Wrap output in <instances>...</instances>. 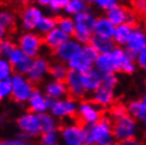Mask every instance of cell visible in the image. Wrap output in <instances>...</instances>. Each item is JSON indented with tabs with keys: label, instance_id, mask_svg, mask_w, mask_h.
Wrapping results in <instances>:
<instances>
[{
	"label": "cell",
	"instance_id": "cell-54",
	"mask_svg": "<svg viewBox=\"0 0 146 145\" xmlns=\"http://www.w3.org/2000/svg\"><path fill=\"white\" fill-rule=\"evenodd\" d=\"M110 145H117V144H115V143H114V144H110Z\"/></svg>",
	"mask_w": 146,
	"mask_h": 145
},
{
	"label": "cell",
	"instance_id": "cell-11",
	"mask_svg": "<svg viewBox=\"0 0 146 145\" xmlns=\"http://www.w3.org/2000/svg\"><path fill=\"white\" fill-rule=\"evenodd\" d=\"M26 105L29 111L40 114V113L49 112L50 106H51V100L44 94V91L35 88V90L30 96Z\"/></svg>",
	"mask_w": 146,
	"mask_h": 145
},
{
	"label": "cell",
	"instance_id": "cell-52",
	"mask_svg": "<svg viewBox=\"0 0 146 145\" xmlns=\"http://www.w3.org/2000/svg\"><path fill=\"white\" fill-rule=\"evenodd\" d=\"M86 3H92V2H96V0H84Z\"/></svg>",
	"mask_w": 146,
	"mask_h": 145
},
{
	"label": "cell",
	"instance_id": "cell-25",
	"mask_svg": "<svg viewBox=\"0 0 146 145\" xmlns=\"http://www.w3.org/2000/svg\"><path fill=\"white\" fill-rule=\"evenodd\" d=\"M90 45L99 52L100 55L109 54L117 48L113 39H107V38H103L96 35H93Z\"/></svg>",
	"mask_w": 146,
	"mask_h": 145
},
{
	"label": "cell",
	"instance_id": "cell-7",
	"mask_svg": "<svg viewBox=\"0 0 146 145\" xmlns=\"http://www.w3.org/2000/svg\"><path fill=\"white\" fill-rule=\"evenodd\" d=\"M12 100L18 104H27L30 96L35 90L34 84L26 75L13 74L12 76Z\"/></svg>",
	"mask_w": 146,
	"mask_h": 145
},
{
	"label": "cell",
	"instance_id": "cell-15",
	"mask_svg": "<svg viewBox=\"0 0 146 145\" xmlns=\"http://www.w3.org/2000/svg\"><path fill=\"white\" fill-rule=\"evenodd\" d=\"M90 100L98 106H100L102 109L109 108L114 105L115 94H114L113 89L107 88L105 86H101L98 90L91 93Z\"/></svg>",
	"mask_w": 146,
	"mask_h": 145
},
{
	"label": "cell",
	"instance_id": "cell-46",
	"mask_svg": "<svg viewBox=\"0 0 146 145\" xmlns=\"http://www.w3.org/2000/svg\"><path fill=\"white\" fill-rule=\"evenodd\" d=\"M12 142H13V145H35L31 141V139H21L19 137L13 138Z\"/></svg>",
	"mask_w": 146,
	"mask_h": 145
},
{
	"label": "cell",
	"instance_id": "cell-39",
	"mask_svg": "<svg viewBox=\"0 0 146 145\" xmlns=\"http://www.w3.org/2000/svg\"><path fill=\"white\" fill-rule=\"evenodd\" d=\"M117 83H119V80H117V76L115 75V73H105V74H103L102 86H105V87L114 90Z\"/></svg>",
	"mask_w": 146,
	"mask_h": 145
},
{
	"label": "cell",
	"instance_id": "cell-12",
	"mask_svg": "<svg viewBox=\"0 0 146 145\" xmlns=\"http://www.w3.org/2000/svg\"><path fill=\"white\" fill-rule=\"evenodd\" d=\"M65 83H66L67 88H68L69 96L75 98V100H80V101L86 96L87 91L83 85L82 73L70 70Z\"/></svg>",
	"mask_w": 146,
	"mask_h": 145
},
{
	"label": "cell",
	"instance_id": "cell-48",
	"mask_svg": "<svg viewBox=\"0 0 146 145\" xmlns=\"http://www.w3.org/2000/svg\"><path fill=\"white\" fill-rule=\"evenodd\" d=\"M0 145H13L12 139H4V140L0 142Z\"/></svg>",
	"mask_w": 146,
	"mask_h": 145
},
{
	"label": "cell",
	"instance_id": "cell-21",
	"mask_svg": "<svg viewBox=\"0 0 146 145\" xmlns=\"http://www.w3.org/2000/svg\"><path fill=\"white\" fill-rule=\"evenodd\" d=\"M82 80L87 93H93L94 91L99 89L103 84V73L99 70L94 69L90 70L86 73L82 74Z\"/></svg>",
	"mask_w": 146,
	"mask_h": 145
},
{
	"label": "cell",
	"instance_id": "cell-5",
	"mask_svg": "<svg viewBox=\"0 0 146 145\" xmlns=\"http://www.w3.org/2000/svg\"><path fill=\"white\" fill-rule=\"evenodd\" d=\"M60 145H86L85 126L78 122L65 123L58 129Z\"/></svg>",
	"mask_w": 146,
	"mask_h": 145
},
{
	"label": "cell",
	"instance_id": "cell-40",
	"mask_svg": "<svg viewBox=\"0 0 146 145\" xmlns=\"http://www.w3.org/2000/svg\"><path fill=\"white\" fill-rule=\"evenodd\" d=\"M16 45L13 44L11 40L3 39L1 41V45H0V50H1V54L5 56V59H7V57L11 55V53L16 49Z\"/></svg>",
	"mask_w": 146,
	"mask_h": 145
},
{
	"label": "cell",
	"instance_id": "cell-30",
	"mask_svg": "<svg viewBox=\"0 0 146 145\" xmlns=\"http://www.w3.org/2000/svg\"><path fill=\"white\" fill-rule=\"evenodd\" d=\"M15 27V17L14 15L9 12H1L0 14V31L1 37H3L4 31L12 30Z\"/></svg>",
	"mask_w": 146,
	"mask_h": 145
},
{
	"label": "cell",
	"instance_id": "cell-14",
	"mask_svg": "<svg viewBox=\"0 0 146 145\" xmlns=\"http://www.w3.org/2000/svg\"><path fill=\"white\" fill-rule=\"evenodd\" d=\"M82 50H83L82 44H80L75 39H69L67 40L65 44H62L58 49H56L53 53H54V56L57 58L58 62L67 64L71 58L80 53Z\"/></svg>",
	"mask_w": 146,
	"mask_h": 145
},
{
	"label": "cell",
	"instance_id": "cell-34",
	"mask_svg": "<svg viewBox=\"0 0 146 145\" xmlns=\"http://www.w3.org/2000/svg\"><path fill=\"white\" fill-rule=\"evenodd\" d=\"M12 92H13L12 77L0 80V98L5 100V98H12Z\"/></svg>",
	"mask_w": 146,
	"mask_h": 145
},
{
	"label": "cell",
	"instance_id": "cell-2",
	"mask_svg": "<svg viewBox=\"0 0 146 145\" xmlns=\"http://www.w3.org/2000/svg\"><path fill=\"white\" fill-rule=\"evenodd\" d=\"M74 23H75V33L73 35L74 39L85 46L90 45L94 33L96 18L88 12H83L75 15Z\"/></svg>",
	"mask_w": 146,
	"mask_h": 145
},
{
	"label": "cell",
	"instance_id": "cell-18",
	"mask_svg": "<svg viewBox=\"0 0 146 145\" xmlns=\"http://www.w3.org/2000/svg\"><path fill=\"white\" fill-rule=\"evenodd\" d=\"M42 18L40 10L35 7H27L21 14V25L25 30H34Z\"/></svg>",
	"mask_w": 146,
	"mask_h": 145
},
{
	"label": "cell",
	"instance_id": "cell-22",
	"mask_svg": "<svg viewBox=\"0 0 146 145\" xmlns=\"http://www.w3.org/2000/svg\"><path fill=\"white\" fill-rule=\"evenodd\" d=\"M68 68L73 71H77L80 73H86L90 70L94 69V63L91 62L88 57H86L83 52L76 54L73 58H71L66 64Z\"/></svg>",
	"mask_w": 146,
	"mask_h": 145
},
{
	"label": "cell",
	"instance_id": "cell-16",
	"mask_svg": "<svg viewBox=\"0 0 146 145\" xmlns=\"http://www.w3.org/2000/svg\"><path fill=\"white\" fill-rule=\"evenodd\" d=\"M146 49V35L145 33L139 29H133L131 35L126 44V50L132 56H137Z\"/></svg>",
	"mask_w": 146,
	"mask_h": 145
},
{
	"label": "cell",
	"instance_id": "cell-10",
	"mask_svg": "<svg viewBox=\"0 0 146 145\" xmlns=\"http://www.w3.org/2000/svg\"><path fill=\"white\" fill-rule=\"evenodd\" d=\"M106 17L115 27L127 23V25H131L132 28H133L135 23H137L135 17V15L132 14V12L129 11L125 7H122V5H117V7L108 10Z\"/></svg>",
	"mask_w": 146,
	"mask_h": 145
},
{
	"label": "cell",
	"instance_id": "cell-9",
	"mask_svg": "<svg viewBox=\"0 0 146 145\" xmlns=\"http://www.w3.org/2000/svg\"><path fill=\"white\" fill-rule=\"evenodd\" d=\"M42 44H44L42 37L35 33H26L19 38V48L28 57L32 59L37 58V54Z\"/></svg>",
	"mask_w": 146,
	"mask_h": 145
},
{
	"label": "cell",
	"instance_id": "cell-33",
	"mask_svg": "<svg viewBox=\"0 0 146 145\" xmlns=\"http://www.w3.org/2000/svg\"><path fill=\"white\" fill-rule=\"evenodd\" d=\"M67 13L73 15H77L83 13L86 10V2L84 0H71L69 4L65 7Z\"/></svg>",
	"mask_w": 146,
	"mask_h": 145
},
{
	"label": "cell",
	"instance_id": "cell-41",
	"mask_svg": "<svg viewBox=\"0 0 146 145\" xmlns=\"http://www.w3.org/2000/svg\"><path fill=\"white\" fill-rule=\"evenodd\" d=\"M82 52H83V54H84L86 57H88L91 62H93V63H95V61H96L98 57L100 56L99 52L95 50L91 45H86V46H84Z\"/></svg>",
	"mask_w": 146,
	"mask_h": 145
},
{
	"label": "cell",
	"instance_id": "cell-50",
	"mask_svg": "<svg viewBox=\"0 0 146 145\" xmlns=\"http://www.w3.org/2000/svg\"><path fill=\"white\" fill-rule=\"evenodd\" d=\"M142 134L143 137H144V139L146 140V124H144L142 126Z\"/></svg>",
	"mask_w": 146,
	"mask_h": 145
},
{
	"label": "cell",
	"instance_id": "cell-26",
	"mask_svg": "<svg viewBox=\"0 0 146 145\" xmlns=\"http://www.w3.org/2000/svg\"><path fill=\"white\" fill-rule=\"evenodd\" d=\"M135 28H132L131 25L124 23V25H121L115 27V31H114V35H113V41L117 45L123 46V45L127 44L129 37L131 35L132 31Z\"/></svg>",
	"mask_w": 146,
	"mask_h": 145
},
{
	"label": "cell",
	"instance_id": "cell-53",
	"mask_svg": "<svg viewBox=\"0 0 146 145\" xmlns=\"http://www.w3.org/2000/svg\"><path fill=\"white\" fill-rule=\"evenodd\" d=\"M142 100H143V101H144V102H145V103H146V92H145V93H144V95H143Z\"/></svg>",
	"mask_w": 146,
	"mask_h": 145
},
{
	"label": "cell",
	"instance_id": "cell-1",
	"mask_svg": "<svg viewBox=\"0 0 146 145\" xmlns=\"http://www.w3.org/2000/svg\"><path fill=\"white\" fill-rule=\"evenodd\" d=\"M113 121L109 116H104L98 123L85 126L86 145H110L115 143L112 130Z\"/></svg>",
	"mask_w": 146,
	"mask_h": 145
},
{
	"label": "cell",
	"instance_id": "cell-27",
	"mask_svg": "<svg viewBox=\"0 0 146 145\" xmlns=\"http://www.w3.org/2000/svg\"><path fill=\"white\" fill-rule=\"evenodd\" d=\"M70 69L68 66L65 65L64 63L57 62L54 63L50 66V72L49 75L52 77V80H58V82H66L67 76L69 74Z\"/></svg>",
	"mask_w": 146,
	"mask_h": 145
},
{
	"label": "cell",
	"instance_id": "cell-49",
	"mask_svg": "<svg viewBox=\"0 0 146 145\" xmlns=\"http://www.w3.org/2000/svg\"><path fill=\"white\" fill-rule=\"evenodd\" d=\"M37 2L39 4H41V5H50L51 4V2H52V0H36Z\"/></svg>",
	"mask_w": 146,
	"mask_h": 145
},
{
	"label": "cell",
	"instance_id": "cell-8",
	"mask_svg": "<svg viewBox=\"0 0 146 145\" xmlns=\"http://www.w3.org/2000/svg\"><path fill=\"white\" fill-rule=\"evenodd\" d=\"M16 125L19 132L28 136L30 139L39 138L40 134H42L40 127L39 116L37 113L31 112L29 110L17 118Z\"/></svg>",
	"mask_w": 146,
	"mask_h": 145
},
{
	"label": "cell",
	"instance_id": "cell-43",
	"mask_svg": "<svg viewBox=\"0 0 146 145\" xmlns=\"http://www.w3.org/2000/svg\"><path fill=\"white\" fill-rule=\"evenodd\" d=\"M95 3L98 4L101 9L108 11L110 9L119 5V0H96Z\"/></svg>",
	"mask_w": 146,
	"mask_h": 145
},
{
	"label": "cell",
	"instance_id": "cell-28",
	"mask_svg": "<svg viewBox=\"0 0 146 145\" xmlns=\"http://www.w3.org/2000/svg\"><path fill=\"white\" fill-rule=\"evenodd\" d=\"M39 121H40V127H41V131L48 132V131H54L58 130V120L53 116L50 112L40 113Z\"/></svg>",
	"mask_w": 146,
	"mask_h": 145
},
{
	"label": "cell",
	"instance_id": "cell-19",
	"mask_svg": "<svg viewBox=\"0 0 146 145\" xmlns=\"http://www.w3.org/2000/svg\"><path fill=\"white\" fill-rule=\"evenodd\" d=\"M69 35L62 31L59 28H55L51 32L44 35V44L47 46L49 49H51L52 52H54L56 49H58L62 44H65L67 40H69Z\"/></svg>",
	"mask_w": 146,
	"mask_h": 145
},
{
	"label": "cell",
	"instance_id": "cell-38",
	"mask_svg": "<svg viewBox=\"0 0 146 145\" xmlns=\"http://www.w3.org/2000/svg\"><path fill=\"white\" fill-rule=\"evenodd\" d=\"M26 57H27V55L22 52L21 49H20V48H16V49L11 53V55L7 57V61L10 62L12 67H14V66L18 65L19 63H21Z\"/></svg>",
	"mask_w": 146,
	"mask_h": 145
},
{
	"label": "cell",
	"instance_id": "cell-36",
	"mask_svg": "<svg viewBox=\"0 0 146 145\" xmlns=\"http://www.w3.org/2000/svg\"><path fill=\"white\" fill-rule=\"evenodd\" d=\"M14 74L13 67L7 59H1L0 61V80L10 78Z\"/></svg>",
	"mask_w": 146,
	"mask_h": 145
},
{
	"label": "cell",
	"instance_id": "cell-29",
	"mask_svg": "<svg viewBox=\"0 0 146 145\" xmlns=\"http://www.w3.org/2000/svg\"><path fill=\"white\" fill-rule=\"evenodd\" d=\"M38 145H60V137L58 130L48 131L40 134Z\"/></svg>",
	"mask_w": 146,
	"mask_h": 145
},
{
	"label": "cell",
	"instance_id": "cell-35",
	"mask_svg": "<svg viewBox=\"0 0 146 145\" xmlns=\"http://www.w3.org/2000/svg\"><path fill=\"white\" fill-rule=\"evenodd\" d=\"M33 59L27 56L21 63H19L18 65H16L13 67L14 70V74H20V75H27L28 72L31 69V66H32Z\"/></svg>",
	"mask_w": 146,
	"mask_h": 145
},
{
	"label": "cell",
	"instance_id": "cell-23",
	"mask_svg": "<svg viewBox=\"0 0 146 145\" xmlns=\"http://www.w3.org/2000/svg\"><path fill=\"white\" fill-rule=\"evenodd\" d=\"M127 113L138 123L146 124V103L143 100H133L127 105Z\"/></svg>",
	"mask_w": 146,
	"mask_h": 145
},
{
	"label": "cell",
	"instance_id": "cell-42",
	"mask_svg": "<svg viewBox=\"0 0 146 145\" xmlns=\"http://www.w3.org/2000/svg\"><path fill=\"white\" fill-rule=\"evenodd\" d=\"M131 4L137 13L146 17V0H131Z\"/></svg>",
	"mask_w": 146,
	"mask_h": 145
},
{
	"label": "cell",
	"instance_id": "cell-6",
	"mask_svg": "<svg viewBox=\"0 0 146 145\" xmlns=\"http://www.w3.org/2000/svg\"><path fill=\"white\" fill-rule=\"evenodd\" d=\"M78 102L71 96H66L60 100L51 101L49 112L55 116L58 121L69 120L76 116Z\"/></svg>",
	"mask_w": 146,
	"mask_h": 145
},
{
	"label": "cell",
	"instance_id": "cell-20",
	"mask_svg": "<svg viewBox=\"0 0 146 145\" xmlns=\"http://www.w3.org/2000/svg\"><path fill=\"white\" fill-rule=\"evenodd\" d=\"M94 68L96 70H99L100 72L103 73V74L120 72L117 59L113 56L112 53L100 55L94 63Z\"/></svg>",
	"mask_w": 146,
	"mask_h": 145
},
{
	"label": "cell",
	"instance_id": "cell-24",
	"mask_svg": "<svg viewBox=\"0 0 146 145\" xmlns=\"http://www.w3.org/2000/svg\"><path fill=\"white\" fill-rule=\"evenodd\" d=\"M114 31H115V25H113L107 17L96 18L94 35L103 37V38H107V39H112Z\"/></svg>",
	"mask_w": 146,
	"mask_h": 145
},
{
	"label": "cell",
	"instance_id": "cell-3",
	"mask_svg": "<svg viewBox=\"0 0 146 145\" xmlns=\"http://www.w3.org/2000/svg\"><path fill=\"white\" fill-rule=\"evenodd\" d=\"M112 130L115 142L119 143L137 138L140 131V127L139 123L131 116L126 113L117 120H113Z\"/></svg>",
	"mask_w": 146,
	"mask_h": 145
},
{
	"label": "cell",
	"instance_id": "cell-51",
	"mask_svg": "<svg viewBox=\"0 0 146 145\" xmlns=\"http://www.w3.org/2000/svg\"><path fill=\"white\" fill-rule=\"evenodd\" d=\"M17 1H18L19 3L20 4H23V5H27V4L29 3L30 1H31V0H17Z\"/></svg>",
	"mask_w": 146,
	"mask_h": 145
},
{
	"label": "cell",
	"instance_id": "cell-32",
	"mask_svg": "<svg viewBox=\"0 0 146 145\" xmlns=\"http://www.w3.org/2000/svg\"><path fill=\"white\" fill-rule=\"evenodd\" d=\"M56 19H57V28H59L69 36L74 35V33H75L74 19H71L69 17H58Z\"/></svg>",
	"mask_w": 146,
	"mask_h": 145
},
{
	"label": "cell",
	"instance_id": "cell-17",
	"mask_svg": "<svg viewBox=\"0 0 146 145\" xmlns=\"http://www.w3.org/2000/svg\"><path fill=\"white\" fill-rule=\"evenodd\" d=\"M42 91L51 101L60 100V98H66L67 95H69L66 83L54 80H52L44 84V90Z\"/></svg>",
	"mask_w": 146,
	"mask_h": 145
},
{
	"label": "cell",
	"instance_id": "cell-45",
	"mask_svg": "<svg viewBox=\"0 0 146 145\" xmlns=\"http://www.w3.org/2000/svg\"><path fill=\"white\" fill-rule=\"evenodd\" d=\"M135 63H137V65L139 66L141 69L146 71V49H144V50L137 56Z\"/></svg>",
	"mask_w": 146,
	"mask_h": 145
},
{
	"label": "cell",
	"instance_id": "cell-13",
	"mask_svg": "<svg viewBox=\"0 0 146 145\" xmlns=\"http://www.w3.org/2000/svg\"><path fill=\"white\" fill-rule=\"evenodd\" d=\"M50 66L51 65L49 64L47 59H44L42 57L35 58V59H33L31 69L26 76L34 85L41 83L50 72Z\"/></svg>",
	"mask_w": 146,
	"mask_h": 145
},
{
	"label": "cell",
	"instance_id": "cell-31",
	"mask_svg": "<svg viewBox=\"0 0 146 145\" xmlns=\"http://www.w3.org/2000/svg\"><path fill=\"white\" fill-rule=\"evenodd\" d=\"M55 28H57V19L52 18V17H42L39 23L37 25L36 30L39 33L46 35Z\"/></svg>",
	"mask_w": 146,
	"mask_h": 145
},
{
	"label": "cell",
	"instance_id": "cell-4",
	"mask_svg": "<svg viewBox=\"0 0 146 145\" xmlns=\"http://www.w3.org/2000/svg\"><path fill=\"white\" fill-rule=\"evenodd\" d=\"M103 116V109L91 100H82L78 103L76 118L83 126H91L98 123Z\"/></svg>",
	"mask_w": 146,
	"mask_h": 145
},
{
	"label": "cell",
	"instance_id": "cell-37",
	"mask_svg": "<svg viewBox=\"0 0 146 145\" xmlns=\"http://www.w3.org/2000/svg\"><path fill=\"white\" fill-rule=\"evenodd\" d=\"M127 113V107L122 104H114L113 106L110 107L109 110V114L108 116L113 120H117L121 116H123L124 114Z\"/></svg>",
	"mask_w": 146,
	"mask_h": 145
},
{
	"label": "cell",
	"instance_id": "cell-44",
	"mask_svg": "<svg viewBox=\"0 0 146 145\" xmlns=\"http://www.w3.org/2000/svg\"><path fill=\"white\" fill-rule=\"evenodd\" d=\"M71 0H52L50 7L54 11L60 10V9H65V7L69 4V2Z\"/></svg>",
	"mask_w": 146,
	"mask_h": 145
},
{
	"label": "cell",
	"instance_id": "cell-47",
	"mask_svg": "<svg viewBox=\"0 0 146 145\" xmlns=\"http://www.w3.org/2000/svg\"><path fill=\"white\" fill-rule=\"evenodd\" d=\"M117 145H143V143L138 139H131V140H127V141L119 142L117 143Z\"/></svg>",
	"mask_w": 146,
	"mask_h": 145
}]
</instances>
